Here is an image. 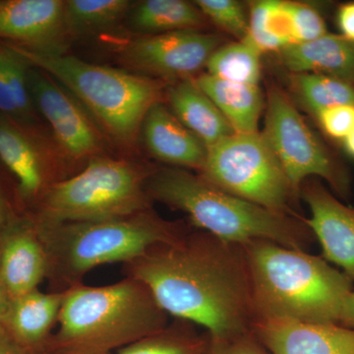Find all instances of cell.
Listing matches in <instances>:
<instances>
[{"label":"cell","mask_w":354,"mask_h":354,"mask_svg":"<svg viewBox=\"0 0 354 354\" xmlns=\"http://www.w3.org/2000/svg\"><path fill=\"white\" fill-rule=\"evenodd\" d=\"M167 315L200 326L212 339L253 330L252 281L241 244L188 230L124 265Z\"/></svg>","instance_id":"obj_1"},{"label":"cell","mask_w":354,"mask_h":354,"mask_svg":"<svg viewBox=\"0 0 354 354\" xmlns=\"http://www.w3.org/2000/svg\"><path fill=\"white\" fill-rule=\"evenodd\" d=\"M169 315L144 283L125 277L104 286L64 290L44 354H113L164 330Z\"/></svg>","instance_id":"obj_2"},{"label":"cell","mask_w":354,"mask_h":354,"mask_svg":"<svg viewBox=\"0 0 354 354\" xmlns=\"http://www.w3.org/2000/svg\"><path fill=\"white\" fill-rule=\"evenodd\" d=\"M242 246L256 320L339 324L344 301L354 290L353 279L344 272L320 256L276 242L258 239Z\"/></svg>","instance_id":"obj_3"},{"label":"cell","mask_w":354,"mask_h":354,"mask_svg":"<svg viewBox=\"0 0 354 354\" xmlns=\"http://www.w3.org/2000/svg\"><path fill=\"white\" fill-rule=\"evenodd\" d=\"M152 201L183 212L197 230L236 244L270 241L306 251L316 241L305 218L263 208L180 169L153 171L147 181Z\"/></svg>","instance_id":"obj_4"},{"label":"cell","mask_w":354,"mask_h":354,"mask_svg":"<svg viewBox=\"0 0 354 354\" xmlns=\"http://www.w3.org/2000/svg\"><path fill=\"white\" fill-rule=\"evenodd\" d=\"M36 227L48 253V278L58 291L82 283L95 268L127 264L189 230L181 221L165 220L152 209L115 220Z\"/></svg>","instance_id":"obj_5"},{"label":"cell","mask_w":354,"mask_h":354,"mask_svg":"<svg viewBox=\"0 0 354 354\" xmlns=\"http://www.w3.org/2000/svg\"><path fill=\"white\" fill-rule=\"evenodd\" d=\"M6 46L62 84L104 136L122 148L135 146L147 113L165 92V82L142 74L88 64L66 53L41 55Z\"/></svg>","instance_id":"obj_6"},{"label":"cell","mask_w":354,"mask_h":354,"mask_svg":"<svg viewBox=\"0 0 354 354\" xmlns=\"http://www.w3.org/2000/svg\"><path fill=\"white\" fill-rule=\"evenodd\" d=\"M153 171L125 158L99 156L57 181L36 204L38 225L115 220L151 209L147 181Z\"/></svg>","instance_id":"obj_7"},{"label":"cell","mask_w":354,"mask_h":354,"mask_svg":"<svg viewBox=\"0 0 354 354\" xmlns=\"http://www.w3.org/2000/svg\"><path fill=\"white\" fill-rule=\"evenodd\" d=\"M199 176L220 189L271 211L299 216L283 167L262 132L234 133L207 149Z\"/></svg>","instance_id":"obj_8"},{"label":"cell","mask_w":354,"mask_h":354,"mask_svg":"<svg viewBox=\"0 0 354 354\" xmlns=\"http://www.w3.org/2000/svg\"><path fill=\"white\" fill-rule=\"evenodd\" d=\"M262 134L297 198L304 181L314 176L325 179L339 196H348V172L311 131L290 97L276 86L268 93Z\"/></svg>","instance_id":"obj_9"},{"label":"cell","mask_w":354,"mask_h":354,"mask_svg":"<svg viewBox=\"0 0 354 354\" xmlns=\"http://www.w3.org/2000/svg\"><path fill=\"white\" fill-rule=\"evenodd\" d=\"M28 79L35 108L50 125L62 160L86 165L91 158L104 156V134L78 100L32 65Z\"/></svg>","instance_id":"obj_10"},{"label":"cell","mask_w":354,"mask_h":354,"mask_svg":"<svg viewBox=\"0 0 354 354\" xmlns=\"http://www.w3.org/2000/svg\"><path fill=\"white\" fill-rule=\"evenodd\" d=\"M223 43L216 34L200 31L143 35L118 44L121 64L140 75L167 81H183L206 66Z\"/></svg>","instance_id":"obj_11"},{"label":"cell","mask_w":354,"mask_h":354,"mask_svg":"<svg viewBox=\"0 0 354 354\" xmlns=\"http://www.w3.org/2000/svg\"><path fill=\"white\" fill-rule=\"evenodd\" d=\"M0 162L15 177L18 197L25 204L36 205L53 183L62 179V162L50 153L39 130L4 116H0Z\"/></svg>","instance_id":"obj_12"},{"label":"cell","mask_w":354,"mask_h":354,"mask_svg":"<svg viewBox=\"0 0 354 354\" xmlns=\"http://www.w3.org/2000/svg\"><path fill=\"white\" fill-rule=\"evenodd\" d=\"M64 0H0V43L41 55L66 53Z\"/></svg>","instance_id":"obj_13"},{"label":"cell","mask_w":354,"mask_h":354,"mask_svg":"<svg viewBox=\"0 0 354 354\" xmlns=\"http://www.w3.org/2000/svg\"><path fill=\"white\" fill-rule=\"evenodd\" d=\"M311 218L305 223L323 249V258L342 268L354 281V209L337 199L320 181L309 178L300 188Z\"/></svg>","instance_id":"obj_14"},{"label":"cell","mask_w":354,"mask_h":354,"mask_svg":"<svg viewBox=\"0 0 354 354\" xmlns=\"http://www.w3.org/2000/svg\"><path fill=\"white\" fill-rule=\"evenodd\" d=\"M50 272L48 253L32 218H17L0 241V277L9 299L39 290Z\"/></svg>","instance_id":"obj_15"},{"label":"cell","mask_w":354,"mask_h":354,"mask_svg":"<svg viewBox=\"0 0 354 354\" xmlns=\"http://www.w3.org/2000/svg\"><path fill=\"white\" fill-rule=\"evenodd\" d=\"M253 332L270 354H354V329L337 323L259 319Z\"/></svg>","instance_id":"obj_16"},{"label":"cell","mask_w":354,"mask_h":354,"mask_svg":"<svg viewBox=\"0 0 354 354\" xmlns=\"http://www.w3.org/2000/svg\"><path fill=\"white\" fill-rule=\"evenodd\" d=\"M64 290H32L9 302L0 323L28 354H44L57 328Z\"/></svg>","instance_id":"obj_17"},{"label":"cell","mask_w":354,"mask_h":354,"mask_svg":"<svg viewBox=\"0 0 354 354\" xmlns=\"http://www.w3.org/2000/svg\"><path fill=\"white\" fill-rule=\"evenodd\" d=\"M141 130L146 148L153 157L176 167L202 171L207 147L162 102L147 113Z\"/></svg>","instance_id":"obj_18"},{"label":"cell","mask_w":354,"mask_h":354,"mask_svg":"<svg viewBox=\"0 0 354 354\" xmlns=\"http://www.w3.org/2000/svg\"><path fill=\"white\" fill-rule=\"evenodd\" d=\"M283 65L295 74L313 73L354 84V43L342 35L326 34L279 51Z\"/></svg>","instance_id":"obj_19"},{"label":"cell","mask_w":354,"mask_h":354,"mask_svg":"<svg viewBox=\"0 0 354 354\" xmlns=\"http://www.w3.org/2000/svg\"><path fill=\"white\" fill-rule=\"evenodd\" d=\"M167 101L177 120L207 149L235 133L220 109L198 87L194 78L174 84L167 91Z\"/></svg>","instance_id":"obj_20"},{"label":"cell","mask_w":354,"mask_h":354,"mask_svg":"<svg viewBox=\"0 0 354 354\" xmlns=\"http://www.w3.org/2000/svg\"><path fill=\"white\" fill-rule=\"evenodd\" d=\"M201 88L220 109L235 133H255L264 106L258 85L228 82L203 74L194 78Z\"/></svg>","instance_id":"obj_21"},{"label":"cell","mask_w":354,"mask_h":354,"mask_svg":"<svg viewBox=\"0 0 354 354\" xmlns=\"http://www.w3.org/2000/svg\"><path fill=\"white\" fill-rule=\"evenodd\" d=\"M31 65L6 44L0 43V116L22 127L39 129L28 74Z\"/></svg>","instance_id":"obj_22"},{"label":"cell","mask_w":354,"mask_h":354,"mask_svg":"<svg viewBox=\"0 0 354 354\" xmlns=\"http://www.w3.org/2000/svg\"><path fill=\"white\" fill-rule=\"evenodd\" d=\"M133 31L142 35L199 31L207 18L196 4L184 0H146L135 4L127 16Z\"/></svg>","instance_id":"obj_23"},{"label":"cell","mask_w":354,"mask_h":354,"mask_svg":"<svg viewBox=\"0 0 354 354\" xmlns=\"http://www.w3.org/2000/svg\"><path fill=\"white\" fill-rule=\"evenodd\" d=\"M130 0H66L64 23L68 38L109 32L127 18Z\"/></svg>","instance_id":"obj_24"},{"label":"cell","mask_w":354,"mask_h":354,"mask_svg":"<svg viewBox=\"0 0 354 354\" xmlns=\"http://www.w3.org/2000/svg\"><path fill=\"white\" fill-rule=\"evenodd\" d=\"M248 39L261 53L281 51L295 44L288 1L261 0L251 4Z\"/></svg>","instance_id":"obj_25"},{"label":"cell","mask_w":354,"mask_h":354,"mask_svg":"<svg viewBox=\"0 0 354 354\" xmlns=\"http://www.w3.org/2000/svg\"><path fill=\"white\" fill-rule=\"evenodd\" d=\"M209 335L196 325L176 319L164 330L113 354H208Z\"/></svg>","instance_id":"obj_26"},{"label":"cell","mask_w":354,"mask_h":354,"mask_svg":"<svg viewBox=\"0 0 354 354\" xmlns=\"http://www.w3.org/2000/svg\"><path fill=\"white\" fill-rule=\"evenodd\" d=\"M262 53L248 39L223 44L209 58V75L228 82L258 85Z\"/></svg>","instance_id":"obj_27"},{"label":"cell","mask_w":354,"mask_h":354,"mask_svg":"<svg viewBox=\"0 0 354 354\" xmlns=\"http://www.w3.org/2000/svg\"><path fill=\"white\" fill-rule=\"evenodd\" d=\"M292 88L302 104L314 115L342 104H354L353 84L313 73L292 76Z\"/></svg>","instance_id":"obj_28"},{"label":"cell","mask_w":354,"mask_h":354,"mask_svg":"<svg viewBox=\"0 0 354 354\" xmlns=\"http://www.w3.org/2000/svg\"><path fill=\"white\" fill-rule=\"evenodd\" d=\"M207 19L223 31L244 41L248 37L249 18L241 2L235 0H197L194 2Z\"/></svg>","instance_id":"obj_29"},{"label":"cell","mask_w":354,"mask_h":354,"mask_svg":"<svg viewBox=\"0 0 354 354\" xmlns=\"http://www.w3.org/2000/svg\"><path fill=\"white\" fill-rule=\"evenodd\" d=\"M288 6L292 19L295 44L314 41L328 34L323 16L313 6L292 1H288Z\"/></svg>","instance_id":"obj_30"},{"label":"cell","mask_w":354,"mask_h":354,"mask_svg":"<svg viewBox=\"0 0 354 354\" xmlns=\"http://www.w3.org/2000/svg\"><path fill=\"white\" fill-rule=\"evenodd\" d=\"M316 118L328 136L344 141L354 129V104L324 109Z\"/></svg>","instance_id":"obj_31"},{"label":"cell","mask_w":354,"mask_h":354,"mask_svg":"<svg viewBox=\"0 0 354 354\" xmlns=\"http://www.w3.org/2000/svg\"><path fill=\"white\" fill-rule=\"evenodd\" d=\"M208 354H270L253 330L225 339L209 337Z\"/></svg>","instance_id":"obj_32"},{"label":"cell","mask_w":354,"mask_h":354,"mask_svg":"<svg viewBox=\"0 0 354 354\" xmlns=\"http://www.w3.org/2000/svg\"><path fill=\"white\" fill-rule=\"evenodd\" d=\"M17 216L0 177V241Z\"/></svg>","instance_id":"obj_33"},{"label":"cell","mask_w":354,"mask_h":354,"mask_svg":"<svg viewBox=\"0 0 354 354\" xmlns=\"http://www.w3.org/2000/svg\"><path fill=\"white\" fill-rule=\"evenodd\" d=\"M337 24L342 36L354 43V2L342 4L337 11Z\"/></svg>","instance_id":"obj_34"},{"label":"cell","mask_w":354,"mask_h":354,"mask_svg":"<svg viewBox=\"0 0 354 354\" xmlns=\"http://www.w3.org/2000/svg\"><path fill=\"white\" fill-rule=\"evenodd\" d=\"M0 354H28L0 323Z\"/></svg>","instance_id":"obj_35"},{"label":"cell","mask_w":354,"mask_h":354,"mask_svg":"<svg viewBox=\"0 0 354 354\" xmlns=\"http://www.w3.org/2000/svg\"><path fill=\"white\" fill-rule=\"evenodd\" d=\"M339 325L354 329V290L349 293L342 306L339 320Z\"/></svg>","instance_id":"obj_36"},{"label":"cell","mask_w":354,"mask_h":354,"mask_svg":"<svg viewBox=\"0 0 354 354\" xmlns=\"http://www.w3.org/2000/svg\"><path fill=\"white\" fill-rule=\"evenodd\" d=\"M9 302H10V299L7 295L6 288H4L3 283H2L1 277H0V321L6 315Z\"/></svg>","instance_id":"obj_37"},{"label":"cell","mask_w":354,"mask_h":354,"mask_svg":"<svg viewBox=\"0 0 354 354\" xmlns=\"http://www.w3.org/2000/svg\"><path fill=\"white\" fill-rule=\"evenodd\" d=\"M344 144L346 152H348L351 157L354 158V129L349 133L348 136L344 140Z\"/></svg>","instance_id":"obj_38"},{"label":"cell","mask_w":354,"mask_h":354,"mask_svg":"<svg viewBox=\"0 0 354 354\" xmlns=\"http://www.w3.org/2000/svg\"></svg>","instance_id":"obj_39"}]
</instances>
